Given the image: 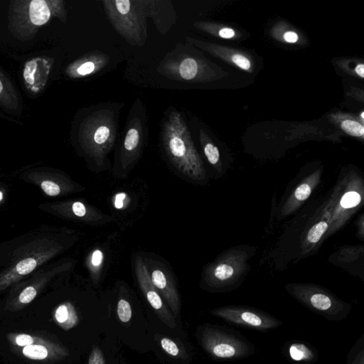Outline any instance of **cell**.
<instances>
[{"instance_id": "1", "label": "cell", "mask_w": 364, "mask_h": 364, "mask_svg": "<svg viewBox=\"0 0 364 364\" xmlns=\"http://www.w3.org/2000/svg\"><path fill=\"white\" fill-rule=\"evenodd\" d=\"M79 238L70 230L44 231L30 237L15 249L0 271V294L70 249Z\"/></svg>"}, {"instance_id": "2", "label": "cell", "mask_w": 364, "mask_h": 364, "mask_svg": "<svg viewBox=\"0 0 364 364\" xmlns=\"http://www.w3.org/2000/svg\"><path fill=\"white\" fill-rule=\"evenodd\" d=\"M122 107L117 103L93 106L83 119L79 142L83 157L93 173H102L111 167L108 155L117 143Z\"/></svg>"}, {"instance_id": "3", "label": "cell", "mask_w": 364, "mask_h": 364, "mask_svg": "<svg viewBox=\"0 0 364 364\" xmlns=\"http://www.w3.org/2000/svg\"><path fill=\"white\" fill-rule=\"evenodd\" d=\"M161 142L169 163L190 182L203 184L207 180L205 167L194 145L186 121L175 108L165 115Z\"/></svg>"}, {"instance_id": "4", "label": "cell", "mask_w": 364, "mask_h": 364, "mask_svg": "<svg viewBox=\"0 0 364 364\" xmlns=\"http://www.w3.org/2000/svg\"><path fill=\"white\" fill-rule=\"evenodd\" d=\"M102 3L115 31L131 45L142 47L148 39L147 0H104Z\"/></svg>"}, {"instance_id": "5", "label": "cell", "mask_w": 364, "mask_h": 364, "mask_svg": "<svg viewBox=\"0 0 364 364\" xmlns=\"http://www.w3.org/2000/svg\"><path fill=\"white\" fill-rule=\"evenodd\" d=\"M149 134L146 108L137 99L129 114L115 160V173L126 178L140 160Z\"/></svg>"}, {"instance_id": "6", "label": "cell", "mask_w": 364, "mask_h": 364, "mask_svg": "<svg viewBox=\"0 0 364 364\" xmlns=\"http://www.w3.org/2000/svg\"><path fill=\"white\" fill-rule=\"evenodd\" d=\"M75 261L64 259L53 263L46 264L30 277L14 285L6 299L5 309L15 312L26 309L55 280L71 273Z\"/></svg>"}, {"instance_id": "7", "label": "cell", "mask_w": 364, "mask_h": 364, "mask_svg": "<svg viewBox=\"0 0 364 364\" xmlns=\"http://www.w3.org/2000/svg\"><path fill=\"white\" fill-rule=\"evenodd\" d=\"M251 253L238 248L222 254L206 266L202 287L211 293H227L238 287L248 270Z\"/></svg>"}, {"instance_id": "8", "label": "cell", "mask_w": 364, "mask_h": 364, "mask_svg": "<svg viewBox=\"0 0 364 364\" xmlns=\"http://www.w3.org/2000/svg\"><path fill=\"white\" fill-rule=\"evenodd\" d=\"M199 341L204 350L215 360H241L256 353L254 345L232 328L205 325L200 329Z\"/></svg>"}, {"instance_id": "9", "label": "cell", "mask_w": 364, "mask_h": 364, "mask_svg": "<svg viewBox=\"0 0 364 364\" xmlns=\"http://www.w3.org/2000/svg\"><path fill=\"white\" fill-rule=\"evenodd\" d=\"M287 292L312 312L330 322L347 319L352 305L332 294L328 289L310 284H288Z\"/></svg>"}, {"instance_id": "10", "label": "cell", "mask_w": 364, "mask_h": 364, "mask_svg": "<svg viewBox=\"0 0 364 364\" xmlns=\"http://www.w3.org/2000/svg\"><path fill=\"white\" fill-rule=\"evenodd\" d=\"M193 46L179 44L167 53L157 67V72L166 79L183 83H198L204 80L206 67L194 55Z\"/></svg>"}, {"instance_id": "11", "label": "cell", "mask_w": 364, "mask_h": 364, "mask_svg": "<svg viewBox=\"0 0 364 364\" xmlns=\"http://www.w3.org/2000/svg\"><path fill=\"white\" fill-rule=\"evenodd\" d=\"M210 313L229 324L262 333L282 325V323L271 314L249 306L229 305L215 308Z\"/></svg>"}, {"instance_id": "12", "label": "cell", "mask_w": 364, "mask_h": 364, "mask_svg": "<svg viewBox=\"0 0 364 364\" xmlns=\"http://www.w3.org/2000/svg\"><path fill=\"white\" fill-rule=\"evenodd\" d=\"M134 267L137 283L145 298L147 299L164 325L171 329L176 328L175 318L153 285L146 262L144 258L141 256H137L135 258Z\"/></svg>"}, {"instance_id": "13", "label": "cell", "mask_w": 364, "mask_h": 364, "mask_svg": "<svg viewBox=\"0 0 364 364\" xmlns=\"http://www.w3.org/2000/svg\"><path fill=\"white\" fill-rule=\"evenodd\" d=\"M54 209L68 220L91 227H102L116 222L113 215L83 200H70L56 204Z\"/></svg>"}, {"instance_id": "14", "label": "cell", "mask_w": 364, "mask_h": 364, "mask_svg": "<svg viewBox=\"0 0 364 364\" xmlns=\"http://www.w3.org/2000/svg\"><path fill=\"white\" fill-rule=\"evenodd\" d=\"M148 269L153 285L174 317L178 318L181 309V300L173 277L165 267L156 262L151 265V268L148 266Z\"/></svg>"}, {"instance_id": "15", "label": "cell", "mask_w": 364, "mask_h": 364, "mask_svg": "<svg viewBox=\"0 0 364 364\" xmlns=\"http://www.w3.org/2000/svg\"><path fill=\"white\" fill-rule=\"evenodd\" d=\"M149 17L163 35L171 30L177 21V13L171 0H147Z\"/></svg>"}, {"instance_id": "16", "label": "cell", "mask_w": 364, "mask_h": 364, "mask_svg": "<svg viewBox=\"0 0 364 364\" xmlns=\"http://www.w3.org/2000/svg\"><path fill=\"white\" fill-rule=\"evenodd\" d=\"M24 357L36 361L57 362L69 356L67 348L59 343L37 344L21 348H15Z\"/></svg>"}, {"instance_id": "17", "label": "cell", "mask_w": 364, "mask_h": 364, "mask_svg": "<svg viewBox=\"0 0 364 364\" xmlns=\"http://www.w3.org/2000/svg\"><path fill=\"white\" fill-rule=\"evenodd\" d=\"M110 62L106 54L95 51L73 64L69 68V75L74 78H84L96 75L102 70Z\"/></svg>"}, {"instance_id": "18", "label": "cell", "mask_w": 364, "mask_h": 364, "mask_svg": "<svg viewBox=\"0 0 364 364\" xmlns=\"http://www.w3.org/2000/svg\"><path fill=\"white\" fill-rule=\"evenodd\" d=\"M51 66L50 61L43 58L34 59L26 64L23 76L32 90L38 92L45 86Z\"/></svg>"}, {"instance_id": "19", "label": "cell", "mask_w": 364, "mask_h": 364, "mask_svg": "<svg viewBox=\"0 0 364 364\" xmlns=\"http://www.w3.org/2000/svg\"><path fill=\"white\" fill-rule=\"evenodd\" d=\"M283 353L290 360L305 364L314 363L319 358L316 349L307 343L299 341L288 342L284 346Z\"/></svg>"}, {"instance_id": "20", "label": "cell", "mask_w": 364, "mask_h": 364, "mask_svg": "<svg viewBox=\"0 0 364 364\" xmlns=\"http://www.w3.org/2000/svg\"><path fill=\"white\" fill-rule=\"evenodd\" d=\"M320 179V173H318L309 177L298 186L284 207L285 213L289 214L294 212L307 200L315 186L319 183Z\"/></svg>"}, {"instance_id": "21", "label": "cell", "mask_w": 364, "mask_h": 364, "mask_svg": "<svg viewBox=\"0 0 364 364\" xmlns=\"http://www.w3.org/2000/svg\"><path fill=\"white\" fill-rule=\"evenodd\" d=\"M53 318L57 325L65 331L75 327L79 323L76 307L70 301H65L57 306Z\"/></svg>"}, {"instance_id": "22", "label": "cell", "mask_w": 364, "mask_h": 364, "mask_svg": "<svg viewBox=\"0 0 364 364\" xmlns=\"http://www.w3.org/2000/svg\"><path fill=\"white\" fill-rule=\"evenodd\" d=\"M105 258V253L101 248L93 249L87 256L86 265L93 285L100 282Z\"/></svg>"}, {"instance_id": "23", "label": "cell", "mask_w": 364, "mask_h": 364, "mask_svg": "<svg viewBox=\"0 0 364 364\" xmlns=\"http://www.w3.org/2000/svg\"><path fill=\"white\" fill-rule=\"evenodd\" d=\"M7 338L14 348H21L37 344L48 345L52 343L41 336L26 333H10L7 335Z\"/></svg>"}, {"instance_id": "24", "label": "cell", "mask_w": 364, "mask_h": 364, "mask_svg": "<svg viewBox=\"0 0 364 364\" xmlns=\"http://www.w3.org/2000/svg\"><path fill=\"white\" fill-rule=\"evenodd\" d=\"M30 17L35 26H44L51 17L50 9L44 0H34L30 3Z\"/></svg>"}, {"instance_id": "25", "label": "cell", "mask_w": 364, "mask_h": 364, "mask_svg": "<svg viewBox=\"0 0 364 364\" xmlns=\"http://www.w3.org/2000/svg\"><path fill=\"white\" fill-rule=\"evenodd\" d=\"M329 229V220L325 218L320 222L315 224L309 231L306 240L305 245L314 246L318 244L322 238L324 236L325 233Z\"/></svg>"}, {"instance_id": "26", "label": "cell", "mask_w": 364, "mask_h": 364, "mask_svg": "<svg viewBox=\"0 0 364 364\" xmlns=\"http://www.w3.org/2000/svg\"><path fill=\"white\" fill-rule=\"evenodd\" d=\"M200 141L204 154L209 163L213 166H217L220 162V153L218 148L209 141L203 133L200 134Z\"/></svg>"}, {"instance_id": "27", "label": "cell", "mask_w": 364, "mask_h": 364, "mask_svg": "<svg viewBox=\"0 0 364 364\" xmlns=\"http://www.w3.org/2000/svg\"><path fill=\"white\" fill-rule=\"evenodd\" d=\"M160 345L163 350L175 358H181L186 359L188 357L187 354L182 349L177 343L172 341V339L167 337H162L160 339Z\"/></svg>"}, {"instance_id": "28", "label": "cell", "mask_w": 364, "mask_h": 364, "mask_svg": "<svg viewBox=\"0 0 364 364\" xmlns=\"http://www.w3.org/2000/svg\"><path fill=\"white\" fill-rule=\"evenodd\" d=\"M362 201V198L361 194L354 191H349L344 193V195L339 202L341 209L347 210L352 209L358 207Z\"/></svg>"}, {"instance_id": "29", "label": "cell", "mask_w": 364, "mask_h": 364, "mask_svg": "<svg viewBox=\"0 0 364 364\" xmlns=\"http://www.w3.org/2000/svg\"><path fill=\"white\" fill-rule=\"evenodd\" d=\"M117 314L119 320L123 323H129L133 316L132 307L130 303L124 299L120 298L117 305Z\"/></svg>"}, {"instance_id": "30", "label": "cell", "mask_w": 364, "mask_h": 364, "mask_svg": "<svg viewBox=\"0 0 364 364\" xmlns=\"http://www.w3.org/2000/svg\"><path fill=\"white\" fill-rule=\"evenodd\" d=\"M341 128L346 133L352 136L362 137L364 135L363 126L354 119L343 121Z\"/></svg>"}, {"instance_id": "31", "label": "cell", "mask_w": 364, "mask_h": 364, "mask_svg": "<svg viewBox=\"0 0 364 364\" xmlns=\"http://www.w3.org/2000/svg\"><path fill=\"white\" fill-rule=\"evenodd\" d=\"M88 364H106L104 356L100 348L93 347Z\"/></svg>"}, {"instance_id": "32", "label": "cell", "mask_w": 364, "mask_h": 364, "mask_svg": "<svg viewBox=\"0 0 364 364\" xmlns=\"http://www.w3.org/2000/svg\"><path fill=\"white\" fill-rule=\"evenodd\" d=\"M233 62L238 67L244 70H249L251 68L250 61L245 57L235 55L232 57Z\"/></svg>"}, {"instance_id": "33", "label": "cell", "mask_w": 364, "mask_h": 364, "mask_svg": "<svg viewBox=\"0 0 364 364\" xmlns=\"http://www.w3.org/2000/svg\"><path fill=\"white\" fill-rule=\"evenodd\" d=\"M347 364H364V349L361 348L359 352L353 355L352 358L349 359Z\"/></svg>"}, {"instance_id": "34", "label": "cell", "mask_w": 364, "mask_h": 364, "mask_svg": "<svg viewBox=\"0 0 364 364\" xmlns=\"http://www.w3.org/2000/svg\"><path fill=\"white\" fill-rule=\"evenodd\" d=\"M218 36L223 39H231L235 36V32L231 28H223L218 31Z\"/></svg>"}, {"instance_id": "35", "label": "cell", "mask_w": 364, "mask_h": 364, "mask_svg": "<svg viewBox=\"0 0 364 364\" xmlns=\"http://www.w3.org/2000/svg\"><path fill=\"white\" fill-rule=\"evenodd\" d=\"M284 39L288 43H296L298 40V35L294 32H287L284 35Z\"/></svg>"}, {"instance_id": "36", "label": "cell", "mask_w": 364, "mask_h": 364, "mask_svg": "<svg viewBox=\"0 0 364 364\" xmlns=\"http://www.w3.org/2000/svg\"><path fill=\"white\" fill-rule=\"evenodd\" d=\"M355 71L356 75H358L361 79L364 78V65L363 64L357 65L355 68Z\"/></svg>"}, {"instance_id": "37", "label": "cell", "mask_w": 364, "mask_h": 364, "mask_svg": "<svg viewBox=\"0 0 364 364\" xmlns=\"http://www.w3.org/2000/svg\"><path fill=\"white\" fill-rule=\"evenodd\" d=\"M3 88H4L3 84L2 82L0 81V93H2V91L3 90Z\"/></svg>"}, {"instance_id": "38", "label": "cell", "mask_w": 364, "mask_h": 364, "mask_svg": "<svg viewBox=\"0 0 364 364\" xmlns=\"http://www.w3.org/2000/svg\"><path fill=\"white\" fill-rule=\"evenodd\" d=\"M3 200V193L2 191H0V202Z\"/></svg>"}, {"instance_id": "39", "label": "cell", "mask_w": 364, "mask_h": 364, "mask_svg": "<svg viewBox=\"0 0 364 364\" xmlns=\"http://www.w3.org/2000/svg\"><path fill=\"white\" fill-rule=\"evenodd\" d=\"M363 117H364V113H361V118H362V119H363V118H364Z\"/></svg>"}, {"instance_id": "40", "label": "cell", "mask_w": 364, "mask_h": 364, "mask_svg": "<svg viewBox=\"0 0 364 364\" xmlns=\"http://www.w3.org/2000/svg\"><path fill=\"white\" fill-rule=\"evenodd\" d=\"M5 264H6V262H5V263H2V262H1V259H0V265H4Z\"/></svg>"}]
</instances>
